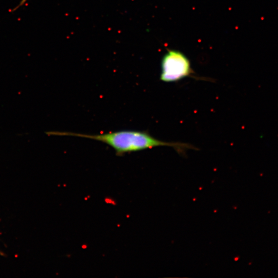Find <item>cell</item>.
I'll use <instances>...</instances> for the list:
<instances>
[{
	"mask_svg": "<svg viewBox=\"0 0 278 278\" xmlns=\"http://www.w3.org/2000/svg\"><path fill=\"white\" fill-rule=\"evenodd\" d=\"M49 135L73 136L90 139L101 142L113 148L118 156L160 147L173 148L179 153H184L187 150H194L190 144L181 142H169L159 140L152 136L146 131L121 130L103 134L91 135L70 132H49Z\"/></svg>",
	"mask_w": 278,
	"mask_h": 278,
	"instance_id": "cell-1",
	"label": "cell"
},
{
	"mask_svg": "<svg viewBox=\"0 0 278 278\" xmlns=\"http://www.w3.org/2000/svg\"><path fill=\"white\" fill-rule=\"evenodd\" d=\"M194 72L191 64L182 52L169 50L161 61L160 80L165 83L179 82L192 76Z\"/></svg>",
	"mask_w": 278,
	"mask_h": 278,
	"instance_id": "cell-2",
	"label": "cell"
}]
</instances>
